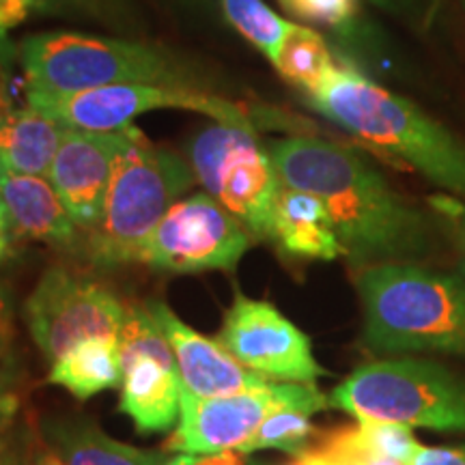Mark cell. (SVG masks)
<instances>
[{
  "label": "cell",
  "instance_id": "1",
  "mask_svg": "<svg viewBox=\"0 0 465 465\" xmlns=\"http://www.w3.org/2000/svg\"><path fill=\"white\" fill-rule=\"evenodd\" d=\"M267 153L282 185L322 199L345 257L360 270L427 246V218L353 149L317 136H287L267 143Z\"/></svg>",
  "mask_w": 465,
  "mask_h": 465
},
{
  "label": "cell",
  "instance_id": "2",
  "mask_svg": "<svg viewBox=\"0 0 465 465\" xmlns=\"http://www.w3.org/2000/svg\"><path fill=\"white\" fill-rule=\"evenodd\" d=\"M306 102L371 149L465 196V143L414 102L341 63Z\"/></svg>",
  "mask_w": 465,
  "mask_h": 465
},
{
  "label": "cell",
  "instance_id": "3",
  "mask_svg": "<svg viewBox=\"0 0 465 465\" xmlns=\"http://www.w3.org/2000/svg\"><path fill=\"white\" fill-rule=\"evenodd\" d=\"M375 353H465V284L414 263L366 265L356 278Z\"/></svg>",
  "mask_w": 465,
  "mask_h": 465
},
{
  "label": "cell",
  "instance_id": "4",
  "mask_svg": "<svg viewBox=\"0 0 465 465\" xmlns=\"http://www.w3.org/2000/svg\"><path fill=\"white\" fill-rule=\"evenodd\" d=\"M28 91L78 93L116 84L194 86L196 72L158 45L83 33H39L20 44Z\"/></svg>",
  "mask_w": 465,
  "mask_h": 465
},
{
  "label": "cell",
  "instance_id": "5",
  "mask_svg": "<svg viewBox=\"0 0 465 465\" xmlns=\"http://www.w3.org/2000/svg\"><path fill=\"white\" fill-rule=\"evenodd\" d=\"M196 183L190 162L134 134L116 160L102 223L86 235V254L97 267L136 263L143 243L166 212Z\"/></svg>",
  "mask_w": 465,
  "mask_h": 465
},
{
  "label": "cell",
  "instance_id": "6",
  "mask_svg": "<svg viewBox=\"0 0 465 465\" xmlns=\"http://www.w3.org/2000/svg\"><path fill=\"white\" fill-rule=\"evenodd\" d=\"M330 405L358 422L465 433V381L424 360L360 366L330 394Z\"/></svg>",
  "mask_w": 465,
  "mask_h": 465
},
{
  "label": "cell",
  "instance_id": "7",
  "mask_svg": "<svg viewBox=\"0 0 465 465\" xmlns=\"http://www.w3.org/2000/svg\"><path fill=\"white\" fill-rule=\"evenodd\" d=\"M188 162L196 182L240 220L250 237L270 240L282 183L257 130L209 125L190 141Z\"/></svg>",
  "mask_w": 465,
  "mask_h": 465
},
{
  "label": "cell",
  "instance_id": "8",
  "mask_svg": "<svg viewBox=\"0 0 465 465\" xmlns=\"http://www.w3.org/2000/svg\"><path fill=\"white\" fill-rule=\"evenodd\" d=\"M28 106L52 116L74 130L114 132L132 125L136 116L151 110H190L203 113L218 124L257 130L270 124L265 113L243 102L179 84H116L78 93H35L28 91Z\"/></svg>",
  "mask_w": 465,
  "mask_h": 465
},
{
  "label": "cell",
  "instance_id": "9",
  "mask_svg": "<svg viewBox=\"0 0 465 465\" xmlns=\"http://www.w3.org/2000/svg\"><path fill=\"white\" fill-rule=\"evenodd\" d=\"M124 304L106 284L63 265L44 272L25 304V319L35 345L54 362L86 339H119Z\"/></svg>",
  "mask_w": 465,
  "mask_h": 465
},
{
  "label": "cell",
  "instance_id": "10",
  "mask_svg": "<svg viewBox=\"0 0 465 465\" xmlns=\"http://www.w3.org/2000/svg\"><path fill=\"white\" fill-rule=\"evenodd\" d=\"M250 232L207 192L179 199L143 243L136 263L171 274L235 270Z\"/></svg>",
  "mask_w": 465,
  "mask_h": 465
},
{
  "label": "cell",
  "instance_id": "11",
  "mask_svg": "<svg viewBox=\"0 0 465 465\" xmlns=\"http://www.w3.org/2000/svg\"><path fill=\"white\" fill-rule=\"evenodd\" d=\"M121 381L119 411L141 435L164 433L182 410V373L164 332L151 317L147 304H127L119 332Z\"/></svg>",
  "mask_w": 465,
  "mask_h": 465
},
{
  "label": "cell",
  "instance_id": "12",
  "mask_svg": "<svg viewBox=\"0 0 465 465\" xmlns=\"http://www.w3.org/2000/svg\"><path fill=\"white\" fill-rule=\"evenodd\" d=\"M237 362L272 381L315 383L323 369L311 339L270 302L235 293L216 339Z\"/></svg>",
  "mask_w": 465,
  "mask_h": 465
},
{
  "label": "cell",
  "instance_id": "13",
  "mask_svg": "<svg viewBox=\"0 0 465 465\" xmlns=\"http://www.w3.org/2000/svg\"><path fill=\"white\" fill-rule=\"evenodd\" d=\"M315 383L270 381L259 391L201 399L182 388L179 424L166 441V450L182 455H216L242 450L272 410L306 397Z\"/></svg>",
  "mask_w": 465,
  "mask_h": 465
},
{
  "label": "cell",
  "instance_id": "14",
  "mask_svg": "<svg viewBox=\"0 0 465 465\" xmlns=\"http://www.w3.org/2000/svg\"><path fill=\"white\" fill-rule=\"evenodd\" d=\"M134 134V125L114 132L67 127L48 179L67 207L75 226L86 235L100 226L110 179L119 155Z\"/></svg>",
  "mask_w": 465,
  "mask_h": 465
},
{
  "label": "cell",
  "instance_id": "15",
  "mask_svg": "<svg viewBox=\"0 0 465 465\" xmlns=\"http://www.w3.org/2000/svg\"><path fill=\"white\" fill-rule=\"evenodd\" d=\"M147 308L171 342L183 388L188 392L201 399L229 397L237 392L259 391L272 381L237 362L218 341L194 332L164 302H147Z\"/></svg>",
  "mask_w": 465,
  "mask_h": 465
},
{
  "label": "cell",
  "instance_id": "16",
  "mask_svg": "<svg viewBox=\"0 0 465 465\" xmlns=\"http://www.w3.org/2000/svg\"><path fill=\"white\" fill-rule=\"evenodd\" d=\"M0 199L7 207L9 229L20 235L61 248L78 242L80 229L50 179L0 171Z\"/></svg>",
  "mask_w": 465,
  "mask_h": 465
},
{
  "label": "cell",
  "instance_id": "17",
  "mask_svg": "<svg viewBox=\"0 0 465 465\" xmlns=\"http://www.w3.org/2000/svg\"><path fill=\"white\" fill-rule=\"evenodd\" d=\"M270 242L291 259L334 261L345 257L322 199L287 185H281L276 196Z\"/></svg>",
  "mask_w": 465,
  "mask_h": 465
},
{
  "label": "cell",
  "instance_id": "18",
  "mask_svg": "<svg viewBox=\"0 0 465 465\" xmlns=\"http://www.w3.org/2000/svg\"><path fill=\"white\" fill-rule=\"evenodd\" d=\"M65 132L67 125L37 108L11 110L0 121V171L45 177Z\"/></svg>",
  "mask_w": 465,
  "mask_h": 465
},
{
  "label": "cell",
  "instance_id": "19",
  "mask_svg": "<svg viewBox=\"0 0 465 465\" xmlns=\"http://www.w3.org/2000/svg\"><path fill=\"white\" fill-rule=\"evenodd\" d=\"M124 366H121L119 339L97 336L86 339L52 362L48 383L65 388L78 401H89L97 392L121 388Z\"/></svg>",
  "mask_w": 465,
  "mask_h": 465
},
{
  "label": "cell",
  "instance_id": "20",
  "mask_svg": "<svg viewBox=\"0 0 465 465\" xmlns=\"http://www.w3.org/2000/svg\"><path fill=\"white\" fill-rule=\"evenodd\" d=\"M52 446L67 465H160L162 455L108 438L91 422H52L45 427Z\"/></svg>",
  "mask_w": 465,
  "mask_h": 465
},
{
  "label": "cell",
  "instance_id": "21",
  "mask_svg": "<svg viewBox=\"0 0 465 465\" xmlns=\"http://www.w3.org/2000/svg\"><path fill=\"white\" fill-rule=\"evenodd\" d=\"M330 405L328 397L317 388H312L306 397L291 403L274 407L261 422L257 433L242 446V455L259 450H282L291 457H300L311 449V440L315 435L311 416Z\"/></svg>",
  "mask_w": 465,
  "mask_h": 465
},
{
  "label": "cell",
  "instance_id": "22",
  "mask_svg": "<svg viewBox=\"0 0 465 465\" xmlns=\"http://www.w3.org/2000/svg\"><path fill=\"white\" fill-rule=\"evenodd\" d=\"M272 65L278 69V74L284 80H289L291 84H295L304 91V95H308L328 78L339 63L317 31L308 26L291 25V31L284 37Z\"/></svg>",
  "mask_w": 465,
  "mask_h": 465
},
{
  "label": "cell",
  "instance_id": "23",
  "mask_svg": "<svg viewBox=\"0 0 465 465\" xmlns=\"http://www.w3.org/2000/svg\"><path fill=\"white\" fill-rule=\"evenodd\" d=\"M220 5L231 26L274 63L293 22L278 15L263 0H220Z\"/></svg>",
  "mask_w": 465,
  "mask_h": 465
},
{
  "label": "cell",
  "instance_id": "24",
  "mask_svg": "<svg viewBox=\"0 0 465 465\" xmlns=\"http://www.w3.org/2000/svg\"><path fill=\"white\" fill-rule=\"evenodd\" d=\"M22 383L25 373L9 353L0 358V455L9 446L15 431V420L22 411Z\"/></svg>",
  "mask_w": 465,
  "mask_h": 465
},
{
  "label": "cell",
  "instance_id": "25",
  "mask_svg": "<svg viewBox=\"0 0 465 465\" xmlns=\"http://www.w3.org/2000/svg\"><path fill=\"white\" fill-rule=\"evenodd\" d=\"M358 429L366 446L381 452V455L403 461L405 465L411 463V457L420 449L410 427L388 422H358Z\"/></svg>",
  "mask_w": 465,
  "mask_h": 465
},
{
  "label": "cell",
  "instance_id": "26",
  "mask_svg": "<svg viewBox=\"0 0 465 465\" xmlns=\"http://www.w3.org/2000/svg\"><path fill=\"white\" fill-rule=\"evenodd\" d=\"M284 9L315 25L345 28L356 20L358 0H287Z\"/></svg>",
  "mask_w": 465,
  "mask_h": 465
},
{
  "label": "cell",
  "instance_id": "27",
  "mask_svg": "<svg viewBox=\"0 0 465 465\" xmlns=\"http://www.w3.org/2000/svg\"><path fill=\"white\" fill-rule=\"evenodd\" d=\"M72 3L84 14H89L104 25L125 26L132 20L130 0H72Z\"/></svg>",
  "mask_w": 465,
  "mask_h": 465
},
{
  "label": "cell",
  "instance_id": "28",
  "mask_svg": "<svg viewBox=\"0 0 465 465\" xmlns=\"http://www.w3.org/2000/svg\"><path fill=\"white\" fill-rule=\"evenodd\" d=\"M45 0H0V37H7L11 28L28 20L35 9H44Z\"/></svg>",
  "mask_w": 465,
  "mask_h": 465
},
{
  "label": "cell",
  "instance_id": "29",
  "mask_svg": "<svg viewBox=\"0 0 465 465\" xmlns=\"http://www.w3.org/2000/svg\"><path fill=\"white\" fill-rule=\"evenodd\" d=\"M410 465H465V444L461 446H422Z\"/></svg>",
  "mask_w": 465,
  "mask_h": 465
},
{
  "label": "cell",
  "instance_id": "30",
  "mask_svg": "<svg viewBox=\"0 0 465 465\" xmlns=\"http://www.w3.org/2000/svg\"><path fill=\"white\" fill-rule=\"evenodd\" d=\"M0 465H35L33 440L26 429H22V433H14L9 446L0 455Z\"/></svg>",
  "mask_w": 465,
  "mask_h": 465
},
{
  "label": "cell",
  "instance_id": "31",
  "mask_svg": "<svg viewBox=\"0 0 465 465\" xmlns=\"http://www.w3.org/2000/svg\"><path fill=\"white\" fill-rule=\"evenodd\" d=\"M160 465H243L242 452L226 450L216 452V455H182L162 461Z\"/></svg>",
  "mask_w": 465,
  "mask_h": 465
},
{
  "label": "cell",
  "instance_id": "32",
  "mask_svg": "<svg viewBox=\"0 0 465 465\" xmlns=\"http://www.w3.org/2000/svg\"><path fill=\"white\" fill-rule=\"evenodd\" d=\"M377 7L392 11L399 15H411V17H427L431 14L435 0H371Z\"/></svg>",
  "mask_w": 465,
  "mask_h": 465
},
{
  "label": "cell",
  "instance_id": "33",
  "mask_svg": "<svg viewBox=\"0 0 465 465\" xmlns=\"http://www.w3.org/2000/svg\"><path fill=\"white\" fill-rule=\"evenodd\" d=\"M11 336H14V306L7 289L0 284V349H9Z\"/></svg>",
  "mask_w": 465,
  "mask_h": 465
},
{
  "label": "cell",
  "instance_id": "34",
  "mask_svg": "<svg viewBox=\"0 0 465 465\" xmlns=\"http://www.w3.org/2000/svg\"><path fill=\"white\" fill-rule=\"evenodd\" d=\"M35 465H67V463L63 461L56 450H50V452H39V455L35 457Z\"/></svg>",
  "mask_w": 465,
  "mask_h": 465
},
{
  "label": "cell",
  "instance_id": "35",
  "mask_svg": "<svg viewBox=\"0 0 465 465\" xmlns=\"http://www.w3.org/2000/svg\"><path fill=\"white\" fill-rule=\"evenodd\" d=\"M9 257V240L7 231H0V263Z\"/></svg>",
  "mask_w": 465,
  "mask_h": 465
},
{
  "label": "cell",
  "instance_id": "36",
  "mask_svg": "<svg viewBox=\"0 0 465 465\" xmlns=\"http://www.w3.org/2000/svg\"><path fill=\"white\" fill-rule=\"evenodd\" d=\"M0 231H9V216L3 199H0Z\"/></svg>",
  "mask_w": 465,
  "mask_h": 465
},
{
  "label": "cell",
  "instance_id": "37",
  "mask_svg": "<svg viewBox=\"0 0 465 465\" xmlns=\"http://www.w3.org/2000/svg\"><path fill=\"white\" fill-rule=\"evenodd\" d=\"M284 465H304V463H302L300 457H293V461H289V463H284Z\"/></svg>",
  "mask_w": 465,
  "mask_h": 465
},
{
  "label": "cell",
  "instance_id": "38",
  "mask_svg": "<svg viewBox=\"0 0 465 465\" xmlns=\"http://www.w3.org/2000/svg\"><path fill=\"white\" fill-rule=\"evenodd\" d=\"M463 243H465V216H463Z\"/></svg>",
  "mask_w": 465,
  "mask_h": 465
},
{
  "label": "cell",
  "instance_id": "39",
  "mask_svg": "<svg viewBox=\"0 0 465 465\" xmlns=\"http://www.w3.org/2000/svg\"><path fill=\"white\" fill-rule=\"evenodd\" d=\"M5 353H9V351H0V358H3V356H5Z\"/></svg>",
  "mask_w": 465,
  "mask_h": 465
},
{
  "label": "cell",
  "instance_id": "40",
  "mask_svg": "<svg viewBox=\"0 0 465 465\" xmlns=\"http://www.w3.org/2000/svg\"><path fill=\"white\" fill-rule=\"evenodd\" d=\"M284 3H287V0H281V5H282V7H284Z\"/></svg>",
  "mask_w": 465,
  "mask_h": 465
},
{
  "label": "cell",
  "instance_id": "41",
  "mask_svg": "<svg viewBox=\"0 0 465 465\" xmlns=\"http://www.w3.org/2000/svg\"><path fill=\"white\" fill-rule=\"evenodd\" d=\"M0 351H7V349H0Z\"/></svg>",
  "mask_w": 465,
  "mask_h": 465
},
{
  "label": "cell",
  "instance_id": "42",
  "mask_svg": "<svg viewBox=\"0 0 465 465\" xmlns=\"http://www.w3.org/2000/svg\"><path fill=\"white\" fill-rule=\"evenodd\" d=\"M0 121H3V119H0Z\"/></svg>",
  "mask_w": 465,
  "mask_h": 465
}]
</instances>
